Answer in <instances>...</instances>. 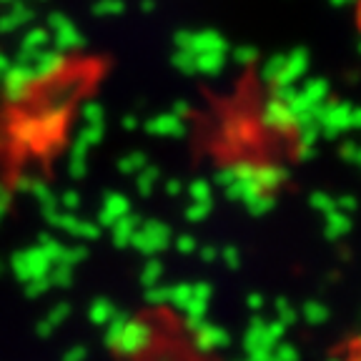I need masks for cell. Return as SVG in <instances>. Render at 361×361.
<instances>
[{"label":"cell","mask_w":361,"mask_h":361,"mask_svg":"<svg viewBox=\"0 0 361 361\" xmlns=\"http://www.w3.org/2000/svg\"><path fill=\"white\" fill-rule=\"evenodd\" d=\"M283 334L286 329L276 322V319H251L246 334H243V349H246V356L251 354H261V351H271L279 341H283Z\"/></svg>","instance_id":"1"},{"label":"cell","mask_w":361,"mask_h":361,"mask_svg":"<svg viewBox=\"0 0 361 361\" xmlns=\"http://www.w3.org/2000/svg\"><path fill=\"white\" fill-rule=\"evenodd\" d=\"M53 269L51 259L40 251L38 246H30V248H23V251H16L11 259V271L13 276L25 286V283L35 281V279H43L48 276Z\"/></svg>","instance_id":"2"},{"label":"cell","mask_w":361,"mask_h":361,"mask_svg":"<svg viewBox=\"0 0 361 361\" xmlns=\"http://www.w3.org/2000/svg\"><path fill=\"white\" fill-rule=\"evenodd\" d=\"M153 336H156V334H153L151 324L138 322V319H128V322H126V326L121 329L118 338H116V344H113L111 349L116 351L118 356L130 359V356H138V354H143L146 349H151Z\"/></svg>","instance_id":"3"},{"label":"cell","mask_w":361,"mask_h":361,"mask_svg":"<svg viewBox=\"0 0 361 361\" xmlns=\"http://www.w3.org/2000/svg\"><path fill=\"white\" fill-rule=\"evenodd\" d=\"M171 241H173V231H171V226L164 224V221L151 219V221H143L141 224V228H138L135 236L130 238V246L151 259V256H156L158 251L169 248Z\"/></svg>","instance_id":"4"},{"label":"cell","mask_w":361,"mask_h":361,"mask_svg":"<svg viewBox=\"0 0 361 361\" xmlns=\"http://www.w3.org/2000/svg\"><path fill=\"white\" fill-rule=\"evenodd\" d=\"M261 126L269 130H276V133H291V130H296V113L281 101L276 85L271 88L269 98L261 106Z\"/></svg>","instance_id":"5"},{"label":"cell","mask_w":361,"mask_h":361,"mask_svg":"<svg viewBox=\"0 0 361 361\" xmlns=\"http://www.w3.org/2000/svg\"><path fill=\"white\" fill-rule=\"evenodd\" d=\"M188 331L193 334V346L198 351H216L231 344V334L226 331L224 326H219V324L206 322V319L198 322L196 326H191Z\"/></svg>","instance_id":"6"},{"label":"cell","mask_w":361,"mask_h":361,"mask_svg":"<svg viewBox=\"0 0 361 361\" xmlns=\"http://www.w3.org/2000/svg\"><path fill=\"white\" fill-rule=\"evenodd\" d=\"M126 214H130L128 196H123V193H118V191H108L106 196H103V201H101L96 224L101 226V228H103V226H106V228H111V226L116 224L118 219H123Z\"/></svg>","instance_id":"7"},{"label":"cell","mask_w":361,"mask_h":361,"mask_svg":"<svg viewBox=\"0 0 361 361\" xmlns=\"http://www.w3.org/2000/svg\"><path fill=\"white\" fill-rule=\"evenodd\" d=\"M11 135L20 148L38 146V116H16L11 123Z\"/></svg>","instance_id":"8"},{"label":"cell","mask_w":361,"mask_h":361,"mask_svg":"<svg viewBox=\"0 0 361 361\" xmlns=\"http://www.w3.org/2000/svg\"><path fill=\"white\" fill-rule=\"evenodd\" d=\"M146 130L151 135H164V138H183L186 135V121L169 113V116H156L146 123Z\"/></svg>","instance_id":"9"},{"label":"cell","mask_w":361,"mask_h":361,"mask_svg":"<svg viewBox=\"0 0 361 361\" xmlns=\"http://www.w3.org/2000/svg\"><path fill=\"white\" fill-rule=\"evenodd\" d=\"M141 224H143L141 216H135L133 211H130V214H126L123 219H118L116 224L111 226L113 243H116L118 248L130 246V238H133V236H135V231L141 228Z\"/></svg>","instance_id":"10"},{"label":"cell","mask_w":361,"mask_h":361,"mask_svg":"<svg viewBox=\"0 0 361 361\" xmlns=\"http://www.w3.org/2000/svg\"><path fill=\"white\" fill-rule=\"evenodd\" d=\"M68 316H71V304L61 301V304H56L43 319H40V324L35 326V334H38L40 338H48L58 326H63V324L68 322Z\"/></svg>","instance_id":"11"},{"label":"cell","mask_w":361,"mask_h":361,"mask_svg":"<svg viewBox=\"0 0 361 361\" xmlns=\"http://www.w3.org/2000/svg\"><path fill=\"white\" fill-rule=\"evenodd\" d=\"M25 188H28L30 196L38 201V206H40V211H43V214H51V211L61 209V206H58V196L53 193V188L48 186V183L33 178V180H28V183H25Z\"/></svg>","instance_id":"12"},{"label":"cell","mask_w":361,"mask_h":361,"mask_svg":"<svg viewBox=\"0 0 361 361\" xmlns=\"http://www.w3.org/2000/svg\"><path fill=\"white\" fill-rule=\"evenodd\" d=\"M324 219H326V221H324V236H326L329 241H341V238L349 236V231H351V216L334 211V214H326Z\"/></svg>","instance_id":"13"},{"label":"cell","mask_w":361,"mask_h":361,"mask_svg":"<svg viewBox=\"0 0 361 361\" xmlns=\"http://www.w3.org/2000/svg\"><path fill=\"white\" fill-rule=\"evenodd\" d=\"M118 314H121V309L113 304L111 299H96L93 304H90V309H88L90 324H93V326H103V329H106L108 324H111Z\"/></svg>","instance_id":"14"},{"label":"cell","mask_w":361,"mask_h":361,"mask_svg":"<svg viewBox=\"0 0 361 361\" xmlns=\"http://www.w3.org/2000/svg\"><path fill=\"white\" fill-rule=\"evenodd\" d=\"M88 151L90 148L75 138L73 146H71V153H68V173H71V178L80 180L85 176V171H88Z\"/></svg>","instance_id":"15"},{"label":"cell","mask_w":361,"mask_h":361,"mask_svg":"<svg viewBox=\"0 0 361 361\" xmlns=\"http://www.w3.org/2000/svg\"><path fill=\"white\" fill-rule=\"evenodd\" d=\"M301 316H304V322L311 324V326H324V324L329 322L331 311H329V306L324 304V301L309 299V301H304V306H301Z\"/></svg>","instance_id":"16"},{"label":"cell","mask_w":361,"mask_h":361,"mask_svg":"<svg viewBox=\"0 0 361 361\" xmlns=\"http://www.w3.org/2000/svg\"><path fill=\"white\" fill-rule=\"evenodd\" d=\"M164 274H166L164 261L156 259V256H151L141 269V286L153 288V286H158V283H164Z\"/></svg>","instance_id":"17"},{"label":"cell","mask_w":361,"mask_h":361,"mask_svg":"<svg viewBox=\"0 0 361 361\" xmlns=\"http://www.w3.org/2000/svg\"><path fill=\"white\" fill-rule=\"evenodd\" d=\"M161 169L158 166H151L148 164L141 173H135V191L141 193V196H151L153 188L158 186V180H161Z\"/></svg>","instance_id":"18"},{"label":"cell","mask_w":361,"mask_h":361,"mask_svg":"<svg viewBox=\"0 0 361 361\" xmlns=\"http://www.w3.org/2000/svg\"><path fill=\"white\" fill-rule=\"evenodd\" d=\"M146 166H148V156L143 151H130V153H126V156L118 158V171L126 176L141 173Z\"/></svg>","instance_id":"19"},{"label":"cell","mask_w":361,"mask_h":361,"mask_svg":"<svg viewBox=\"0 0 361 361\" xmlns=\"http://www.w3.org/2000/svg\"><path fill=\"white\" fill-rule=\"evenodd\" d=\"M193 299V288L191 283L180 281V283H173V286H169V304L176 306V309H186V304Z\"/></svg>","instance_id":"20"},{"label":"cell","mask_w":361,"mask_h":361,"mask_svg":"<svg viewBox=\"0 0 361 361\" xmlns=\"http://www.w3.org/2000/svg\"><path fill=\"white\" fill-rule=\"evenodd\" d=\"M186 193L191 201H214V186L211 180L206 178H196L186 186Z\"/></svg>","instance_id":"21"},{"label":"cell","mask_w":361,"mask_h":361,"mask_svg":"<svg viewBox=\"0 0 361 361\" xmlns=\"http://www.w3.org/2000/svg\"><path fill=\"white\" fill-rule=\"evenodd\" d=\"M309 206L324 216L334 214V211H336V196H331V193H326V191H314L309 196Z\"/></svg>","instance_id":"22"},{"label":"cell","mask_w":361,"mask_h":361,"mask_svg":"<svg viewBox=\"0 0 361 361\" xmlns=\"http://www.w3.org/2000/svg\"><path fill=\"white\" fill-rule=\"evenodd\" d=\"M274 311H276V322L281 324L283 329H291L293 324L299 322V311L293 309V306L288 304L286 299H276V304H274Z\"/></svg>","instance_id":"23"},{"label":"cell","mask_w":361,"mask_h":361,"mask_svg":"<svg viewBox=\"0 0 361 361\" xmlns=\"http://www.w3.org/2000/svg\"><path fill=\"white\" fill-rule=\"evenodd\" d=\"M211 211H214V201H191L186 206V211H183V216L191 224H201V221L209 219Z\"/></svg>","instance_id":"24"},{"label":"cell","mask_w":361,"mask_h":361,"mask_svg":"<svg viewBox=\"0 0 361 361\" xmlns=\"http://www.w3.org/2000/svg\"><path fill=\"white\" fill-rule=\"evenodd\" d=\"M48 281H51V288H56V286L68 288L73 283V269L66 264H53L51 274H48Z\"/></svg>","instance_id":"25"},{"label":"cell","mask_w":361,"mask_h":361,"mask_svg":"<svg viewBox=\"0 0 361 361\" xmlns=\"http://www.w3.org/2000/svg\"><path fill=\"white\" fill-rule=\"evenodd\" d=\"M85 259H88V246H85V243H75V246H66V248H63L61 264L75 269V266L83 264Z\"/></svg>","instance_id":"26"},{"label":"cell","mask_w":361,"mask_h":361,"mask_svg":"<svg viewBox=\"0 0 361 361\" xmlns=\"http://www.w3.org/2000/svg\"><path fill=\"white\" fill-rule=\"evenodd\" d=\"M80 118L85 121V126H103V108L96 101L80 103Z\"/></svg>","instance_id":"27"},{"label":"cell","mask_w":361,"mask_h":361,"mask_svg":"<svg viewBox=\"0 0 361 361\" xmlns=\"http://www.w3.org/2000/svg\"><path fill=\"white\" fill-rule=\"evenodd\" d=\"M271 356H274V361H301V351L288 341H279L271 349Z\"/></svg>","instance_id":"28"},{"label":"cell","mask_w":361,"mask_h":361,"mask_svg":"<svg viewBox=\"0 0 361 361\" xmlns=\"http://www.w3.org/2000/svg\"><path fill=\"white\" fill-rule=\"evenodd\" d=\"M78 141L88 148L98 146V143L103 141V126H83L78 133Z\"/></svg>","instance_id":"29"},{"label":"cell","mask_w":361,"mask_h":361,"mask_svg":"<svg viewBox=\"0 0 361 361\" xmlns=\"http://www.w3.org/2000/svg\"><path fill=\"white\" fill-rule=\"evenodd\" d=\"M241 248L238 246H233V243H228V246H224L221 248V254H219V261H224L228 269H238L241 266Z\"/></svg>","instance_id":"30"},{"label":"cell","mask_w":361,"mask_h":361,"mask_svg":"<svg viewBox=\"0 0 361 361\" xmlns=\"http://www.w3.org/2000/svg\"><path fill=\"white\" fill-rule=\"evenodd\" d=\"M80 203H83V198H80L78 191H63L61 196H58V206H61L63 211H68V214L78 211Z\"/></svg>","instance_id":"31"},{"label":"cell","mask_w":361,"mask_h":361,"mask_svg":"<svg viewBox=\"0 0 361 361\" xmlns=\"http://www.w3.org/2000/svg\"><path fill=\"white\" fill-rule=\"evenodd\" d=\"M338 156H341V161H346V164H351V166L361 161V151L354 141H341V146H338Z\"/></svg>","instance_id":"32"},{"label":"cell","mask_w":361,"mask_h":361,"mask_svg":"<svg viewBox=\"0 0 361 361\" xmlns=\"http://www.w3.org/2000/svg\"><path fill=\"white\" fill-rule=\"evenodd\" d=\"M45 291H51V281H48V276L35 279V281L25 283V296H28V299H40Z\"/></svg>","instance_id":"33"},{"label":"cell","mask_w":361,"mask_h":361,"mask_svg":"<svg viewBox=\"0 0 361 361\" xmlns=\"http://www.w3.org/2000/svg\"><path fill=\"white\" fill-rule=\"evenodd\" d=\"M173 246L176 251H180V254H193L198 248V241L191 236V233H180V236L173 238Z\"/></svg>","instance_id":"34"},{"label":"cell","mask_w":361,"mask_h":361,"mask_svg":"<svg viewBox=\"0 0 361 361\" xmlns=\"http://www.w3.org/2000/svg\"><path fill=\"white\" fill-rule=\"evenodd\" d=\"M146 301H151V304H169V286L158 283L153 288H146Z\"/></svg>","instance_id":"35"},{"label":"cell","mask_w":361,"mask_h":361,"mask_svg":"<svg viewBox=\"0 0 361 361\" xmlns=\"http://www.w3.org/2000/svg\"><path fill=\"white\" fill-rule=\"evenodd\" d=\"M85 359H88V349H85V346H80V344H75V346H71L66 354H63L61 361H85Z\"/></svg>","instance_id":"36"},{"label":"cell","mask_w":361,"mask_h":361,"mask_svg":"<svg viewBox=\"0 0 361 361\" xmlns=\"http://www.w3.org/2000/svg\"><path fill=\"white\" fill-rule=\"evenodd\" d=\"M354 209H356L354 196H336V211H338V214L351 216V214H354Z\"/></svg>","instance_id":"37"},{"label":"cell","mask_w":361,"mask_h":361,"mask_svg":"<svg viewBox=\"0 0 361 361\" xmlns=\"http://www.w3.org/2000/svg\"><path fill=\"white\" fill-rule=\"evenodd\" d=\"M246 306H248L251 311H261V309L266 306V296H264L261 291H251V293L246 296Z\"/></svg>","instance_id":"38"},{"label":"cell","mask_w":361,"mask_h":361,"mask_svg":"<svg viewBox=\"0 0 361 361\" xmlns=\"http://www.w3.org/2000/svg\"><path fill=\"white\" fill-rule=\"evenodd\" d=\"M219 254L221 248L219 246H201V261H206V264H214V261H219Z\"/></svg>","instance_id":"39"},{"label":"cell","mask_w":361,"mask_h":361,"mask_svg":"<svg viewBox=\"0 0 361 361\" xmlns=\"http://www.w3.org/2000/svg\"><path fill=\"white\" fill-rule=\"evenodd\" d=\"M180 191H183V183H180V178H169V180H166V193H169L171 198H176Z\"/></svg>","instance_id":"40"},{"label":"cell","mask_w":361,"mask_h":361,"mask_svg":"<svg viewBox=\"0 0 361 361\" xmlns=\"http://www.w3.org/2000/svg\"><path fill=\"white\" fill-rule=\"evenodd\" d=\"M6 209H8V193L0 188V221H3V216H6Z\"/></svg>","instance_id":"41"},{"label":"cell","mask_w":361,"mask_h":361,"mask_svg":"<svg viewBox=\"0 0 361 361\" xmlns=\"http://www.w3.org/2000/svg\"><path fill=\"white\" fill-rule=\"evenodd\" d=\"M123 126H126V128H135V126H138V123H135V118H133V116H128V118L123 121Z\"/></svg>","instance_id":"42"},{"label":"cell","mask_w":361,"mask_h":361,"mask_svg":"<svg viewBox=\"0 0 361 361\" xmlns=\"http://www.w3.org/2000/svg\"><path fill=\"white\" fill-rule=\"evenodd\" d=\"M0 276H3V261H0Z\"/></svg>","instance_id":"43"},{"label":"cell","mask_w":361,"mask_h":361,"mask_svg":"<svg viewBox=\"0 0 361 361\" xmlns=\"http://www.w3.org/2000/svg\"><path fill=\"white\" fill-rule=\"evenodd\" d=\"M329 361H341V359H336V356H334V359H329Z\"/></svg>","instance_id":"44"},{"label":"cell","mask_w":361,"mask_h":361,"mask_svg":"<svg viewBox=\"0 0 361 361\" xmlns=\"http://www.w3.org/2000/svg\"><path fill=\"white\" fill-rule=\"evenodd\" d=\"M241 361H248V359H241Z\"/></svg>","instance_id":"45"},{"label":"cell","mask_w":361,"mask_h":361,"mask_svg":"<svg viewBox=\"0 0 361 361\" xmlns=\"http://www.w3.org/2000/svg\"><path fill=\"white\" fill-rule=\"evenodd\" d=\"M351 361H356V359H351Z\"/></svg>","instance_id":"46"}]
</instances>
